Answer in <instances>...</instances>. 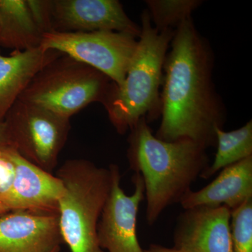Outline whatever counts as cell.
I'll return each instance as SVG.
<instances>
[{
  "label": "cell",
  "mask_w": 252,
  "mask_h": 252,
  "mask_svg": "<svg viewBox=\"0 0 252 252\" xmlns=\"http://www.w3.org/2000/svg\"><path fill=\"white\" fill-rule=\"evenodd\" d=\"M33 20L42 34L53 31L52 0H26Z\"/></svg>",
  "instance_id": "obj_20"
},
{
  "label": "cell",
  "mask_w": 252,
  "mask_h": 252,
  "mask_svg": "<svg viewBox=\"0 0 252 252\" xmlns=\"http://www.w3.org/2000/svg\"><path fill=\"white\" fill-rule=\"evenodd\" d=\"M109 167L112 183L97 225L99 246L108 252H144L137 231L139 208L145 200L142 176L134 174L132 182L135 189L131 195H127L121 185L119 167L112 164Z\"/></svg>",
  "instance_id": "obj_8"
},
{
  "label": "cell",
  "mask_w": 252,
  "mask_h": 252,
  "mask_svg": "<svg viewBox=\"0 0 252 252\" xmlns=\"http://www.w3.org/2000/svg\"><path fill=\"white\" fill-rule=\"evenodd\" d=\"M69 120L18 99L3 123L9 145L30 162L51 172L67 142Z\"/></svg>",
  "instance_id": "obj_6"
},
{
  "label": "cell",
  "mask_w": 252,
  "mask_h": 252,
  "mask_svg": "<svg viewBox=\"0 0 252 252\" xmlns=\"http://www.w3.org/2000/svg\"><path fill=\"white\" fill-rule=\"evenodd\" d=\"M63 243L59 214L16 210L0 216V252H52Z\"/></svg>",
  "instance_id": "obj_12"
},
{
  "label": "cell",
  "mask_w": 252,
  "mask_h": 252,
  "mask_svg": "<svg viewBox=\"0 0 252 252\" xmlns=\"http://www.w3.org/2000/svg\"><path fill=\"white\" fill-rule=\"evenodd\" d=\"M53 31H112L138 37L141 27L117 0H52Z\"/></svg>",
  "instance_id": "obj_9"
},
{
  "label": "cell",
  "mask_w": 252,
  "mask_h": 252,
  "mask_svg": "<svg viewBox=\"0 0 252 252\" xmlns=\"http://www.w3.org/2000/svg\"><path fill=\"white\" fill-rule=\"evenodd\" d=\"M130 131L127 160L131 170L142 176L146 219L153 225L167 207L180 203L210 166L207 149L189 139L165 142L157 138L145 117Z\"/></svg>",
  "instance_id": "obj_2"
},
{
  "label": "cell",
  "mask_w": 252,
  "mask_h": 252,
  "mask_svg": "<svg viewBox=\"0 0 252 252\" xmlns=\"http://www.w3.org/2000/svg\"><path fill=\"white\" fill-rule=\"evenodd\" d=\"M136 38L112 31H52L43 34L40 47L56 50L91 66L121 86L137 48Z\"/></svg>",
  "instance_id": "obj_7"
},
{
  "label": "cell",
  "mask_w": 252,
  "mask_h": 252,
  "mask_svg": "<svg viewBox=\"0 0 252 252\" xmlns=\"http://www.w3.org/2000/svg\"><path fill=\"white\" fill-rule=\"evenodd\" d=\"M141 34L124 84H115L103 106L118 133L124 135L142 118L155 119L160 114L159 88L172 29L154 27L147 10L142 14ZM147 119V120H148Z\"/></svg>",
  "instance_id": "obj_3"
},
{
  "label": "cell",
  "mask_w": 252,
  "mask_h": 252,
  "mask_svg": "<svg viewBox=\"0 0 252 252\" xmlns=\"http://www.w3.org/2000/svg\"><path fill=\"white\" fill-rule=\"evenodd\" d=\"M151 21L159 31L172 29L191 18L192 12L201 4L198 0H149L146 1Z\"/></svg>",
  "instance_id": "obj_17"
},
{
  "label": "cell",
  "mask_w": 252,
  "mask_h": 252,
  "mask_svg": "<svg viewBox=\"0 0 252 252\" xmlns=\"http://www.w3.org/2000/svg\"><path fill=\"white\" fill-rule=\"evenodd\" d=\"M63 54L41 47L0 54V124L28 84L43 67Z\"/></svg>",
  "instance_id": "obj_14"
},
{
  "label": "cell",
  "mask_w": 252,
  "mask_h": 252,
  "mask_svg": "<svg viewBox=\"0 0 252 252\" xmlns=\"http://www.w3.org/2000/svg\"><path fill=\"white\" fill-rule=\"evenodd\" d=\"M251 198L252 157L225 167L217 178L200 190H189L180 205L184 210L224 206L232 211Z\"/></svg>",
  "instance_id": "obj_13"
},
{
  "label": "cell",
  "mask_w": 252,
  "mask_h": 252,
  "mask_svg": "<svg viewBox=\"0 0 252 252\" xmlns=\"http://www.w3.org/2000/svg\"><path fill=\"white\" fill-rule=\"evenodd\" d=\"M9 211V210H8L6 207H4V205H1V204H0V216H1V215H4V213H6V212Z\"/></svg>",
  "instance_id": "obj_23"
},
{
  "label": "cell",
  "mask_w": 252,
  "mask_h": 252,
  "mask_svg": "<svg viewBox=\"0 0 252 252\" xmlns=\"http://www.w3.org/2000/svg\"><path fill=\"white\" fill-rule=\"evenodd\" d=\"M144 252H182L173 248H169L158 244H151L148 248L144 249Z\"/></svg>",
  "instance_id": "obj_21"
},
{
  "label": "cell",
  "mask_w": 252,
  "mask_h": 252,
  "mask_svg": "<svg viewBox=\"0 0 252 252\" xmlns=\"http://www.w3.org/2000/svg\"><path fill=\"white\" fill-rule=\"evenodd\" d=\"M13 148L9 144L0 143V204L11 188L14 180V163Z\"/></svg>",
  "instance_id": "obj_19"
},
{
  "label": "cell",
  "mask_w": 252,
  "mask_h": 252,
  "mask_svg": "<svg viewBox=\"0 0 252 252\" xmlns=\"http://www.w3.org/2000/svg\"><path fill=\"white\" fill-rule=\"evenodd\" d=\"M0 143L8 144L7 137H6V131L4 123L0 124Z\"/></svg>",
  "instance_id": "obj_22"
},
{
  "label": "cell",
  "mask_w": 252,
  "mask_h": 252,
  "mask_svg": "<svg viewBox=\"0 0 252 252\" xmlns=\"http://www.w3.org/2000/svg\"><path fill=\"white\" fill-rule=\"evenodd\" d=\"M217 151L215 160L200 177L208 180L225 167L252 157V122L240 128L225 132L215 129Z\"/></svg>",
  "instance_id": "obj_16"
},
{
  "label": "cell",
  "mask_w": 252,
  "mask_h": 252,
  "mask_svg": "<svg viewBox=\"0 0 252 252\" xmlns=\"http://www.w3.org/2000/svg\"><path fill=\"white\" fill-rule=\"evenodd\" d=\"M114 84L97 69L63 54L34 76L18 99L70 119L90 104H104Z\"/></svg>",
  "instance_id": "obj_5"
},
{
  "label": "cell",
  "mask_w": 252,
  "mask_h": 252,
  "mask_svg": "<svg viewBox=\"0 0 252 252\" xmlns=\"http://www.w3.org/2000/svg\"><path fill=\"white\" fill-rule=\"evenodd\" d=\"M230 235L233 252H252V198L232 210Z\"/></svg>",
  "instance_id": "obj_18"
},
{
  "label": "cell",
  "mask_w": 252,
  "mask_h": 252,
  "mask_svg": "<svg viewBox=\"0 0 252 252\" xmlns=\"http://www.w3.org/2000/svg\"><path fill=\"white\" fill-rule=\"evenodd\" d=\"M171 48L164 63L162 119L155 136L165 142L189 139L205 149L215 147V129L223 128L224 109L212 82L211 50L191 18L177 26Z\"/></svg>",
  "instance_id": "obj_1"
},
{
  "label": "cell",
  "mask_w": 252,
  "mask_h": 252,
  "mask_svg": "<svg viewBox=\"0 0 252 252\" xmlns=\"http://www.w3.org/2000/svg\"><path fill=\"white\" fill-rule=\"evenodd\" d=\"M59 251H60V247H59V248L55 249L54 251H53L52 252H59Z\"/></svg>",
  "instance_id": "obj_24"
},
{
  "label": "cell",
  "mask_w": 252,
  "mask_h": 252,
  "mask_svg": "<svg viewBox=\"0 0 252 252\" xmlns=\"http://www.w3.org/2000/svg\"><path fill=\"white\" fill-rule=\"evenodd\" d=\"M42 35L26 0H0V46L13 51L36 49Z\"/></svg>",
  "instance_id": "obj_15"
},
{
  "label": "cell",
  "mask_w": 252,
  "mask_h": 252,
  "mask_svg": "<svg viewBox=\"0 0 252 252\" xmlns=\"http://www.w3.org/2000/svg\"><path fill=\"white\" fill-rule=\"evenodd\" d=\"M228 207L184 210L177 218L173 248L182 252H233Z\"/></svg>",
  "instance_id": "obj_10"
},
{
  "label": "cell",
  "mask_w": 252,
  "mask_h": 252,
  "mask_svg": "<svg viewBox=\"0 0 252 252\" xmlns=\"http://www.w3.org/2000/svg\"><path fill=\"white\" fill-rule=\"evenodd\" d=\"M56 176L63 184L59 207L63 243L71 252H105L99 245L97 225L112 187L110 169L72 159Z\"/></svg>",
  "instance_id": "obj_4"
},
{
  "label": "cell",
  "mask_w": 252,
  "mask_h": 252,
  "mask_svg": "<svg viewBox=\"0 0 252 252\" xmlns=\"http://www.w3.org/2000/svg\"><path fill=\"white\" fill-rule=\"evenodd\" d=\"M14 176L1 205L9 210L59 214L63 184L57 176L30 162L13 149Z\"/></svg>",
  "instance_id": "obj_11"
}]
</instances>
